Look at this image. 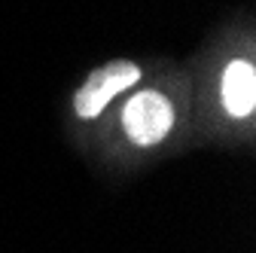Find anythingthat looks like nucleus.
<instances>
[{
    "label": "nucleus",
    "instance_id": "nucleus-2",
    "mask_svg": "<svg viewBox=\"0 0 256 253\" xmlns=\"http://www.w3.org/2000/svg\"><path fill=\"white\" fill-rule=\"evenodd\" d=\"M140 82V68L134 64V61H107L104 68L92 70L86 76V82L80 86L76 98H74V110L80 119H94L101 116L104 107L116 98L119 92L132 88Z\"/></svg>",
    "mask_w": 256,
    "mask_h": 253
},
{
    "label": "nucleus",
    "instance_id": "nucleus-1",
    "mask_svg": "<svg viewBox=\"0 0 256 253\" xmlns=\"http://www.w3.org/2000/svg\"><path fill=\"white\" fill-rule=\"evenodd\" d=\"M122 128L134 146H156L174 128V104L156 88H140L122 107Z\"/></svg>",
    "mask_w": 256,
    "mask_h": 253
},
{
    "label": "nucleus",
    "instance_id": "nucleus-3",
    "mask_svg": "<svg viewBox=\"0 0 256 253\" xmlns=\"http://www.w3.org/2000/svg\"><path fill=\"white\" fill-rule=\"evenodd\" d=\"M220 98H222L226 113L235 119H247L256 110V68H253V61H247V58L229 61V68L222 70Z\"/></svg>",
    "mask_w": 256,
    "mask_h": 253
}]
</instances>
